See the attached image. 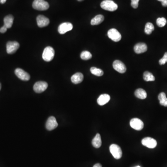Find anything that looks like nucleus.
<instances>
[{
    "label": "nucleus",
    "instance_id": "obj_19",
    "mask_svg": "<svg viewBox=\"0 0 167 167\" xmlns=\"http://www.w3.org/2000/svg\"><path fill=\"white\" fill-rule=\"evenodd\" d=\"M13 20H14V18L12 15H8L6 16L4 19V25H5L8 28H10L12 26Z\"/></svg>",
    "mask_w": 167,
    "mask_h": 167
},
{
    "label": "nucleus",
    "instance_id": "obj_30",
    "mask_svg": "<svg viewBox=\"0 0 167 167\" xmlns=\"http://www.w3.org/2000/svg\"><path fill=\"white\" fill-rule=\"evenodd\" d=\"M7 29H8V28L6 27L5 25H4L3 27H1L0 28V32L1 33H4L7 31Z\"/></svg>",
    "mask_w": 167,
    "mask_h": 167
},
{
    "label": "nucleus",
    "instance_id": "obj_20",
    "mask_svg": "<svg viewBox=\"0 0 167 167\" xmlns=\"http://www.w3.org/2000/svg\"><path fill=\"white\" fill-rule=\"evenodd\" d=\"M135 95L137 98L141 99H144L147 98V93L146 91L142 88H139L136 90Z\"/></svg>",
    "mask_w": 167,
    "mask_h": 167
},
{
    "label": "nucleus",
    "instance_id": "obj_25",
    "mask_svg": "<svg viewBox=\"0 0 167 167\" xmlns=\"http://www.w3.org/2000/svg\"><path fill=\"white\" fill-rule=\"evenodd\" d=\"M90 71L93 74L97 76H101L104 74V71L101 69L96 68L95 67H92L90 69Z\"/></svg>",
    "mask_w": 167,
    "mask_h": 167
},
{
    "label": "nucleus",
    "instance_id": "obj_7",
    "mask_svg": "<svg viewBox=\"0 0 167 167\" xmlns=\"http://www.w3.org/2000/svg\"><path fill=\"white\" fill-rule=\"evenodd\" d=\"M129 124L132 128L137 130H141L144 128V122L139 118H132L131 119Z\"/></svg>",
    "mask_w": 167,
    "mask_h": 167
},
{
    "label": "nucleus",
    "instance_id": "obj_1",
    "mask_svg": "<svg viewBox=\"0 0 167 167\" xmlns=\"http://www.w3.org/2000/svg\"><path fill=\"white\" fill-rule=\"evenodd\" d=\"M101 7L103 9L107 11H115L118 8V6L111 0H105L101 3Z\"/></svg>",
    "mask_w": 167,
    "mask_h": 167
},
{
    "label": "nucleus",
    "instance_id": "obj_28",
    "mask_svg": "<svg viewBox=\"0 0 167 167\" xmlns=\"http://www.w3.org/2000/svg\"><path fill=\"white\" fill-rule=\"evenodd\" d=\"M166 62H167V52H166L164 55L163 57L160 59L159 63L160 65H164Z\"/></svg>",
    "mask_w": 167,
    "mask_h": 167
},
{
    "label": "nucleus",
    "instance_id": "obj_31",
    "mask_svg": "<svg viewBox=\"0 0 167 167\" xmlns=\"http://www.w3.org/2000/svg\"><path fill=\"white\" fill-rule=\"evenodd\" d=\"M161 2V4L163 7H167V0H163Z\"/></svg>",
    "mask_w": 167,
    "mask_h": 167
},
{
    "label": "nucleus",
    "instance_id": "obj_9",
    "mask_svg": "<svg viewBox=\"0 0 167 167\" xmlns=\"http://www.w3.org/2000/svg\"><path fill=\"white\" fill-rule=\"evenodd\" d=\"M20 44L17 41H9L7 44V52L8 54H14L19 49Z\"/></svg>",
    "mask_w": 167,
    "mask_h": 167
},
{
    "label": "nucleus",
    "instance_id": "obj_13",
    "mask_svg": "<svg viewBox=\"0 0 167 167\" xmlns=\"http://www.w3.org/2000/svg\"><path fill=\"white\" fill-rule=\"evenodd\" d=\"M58 126V122L55 117L52 116L49 117L46 122V127L48 130H52L57 128Z\"/></svg>",
    "mask_w": 167,
    "mask_h": 167
},
{
    "label": "nucleus",
    "instance_id": "obj_32",
    "mask_svg": "<svg viewBox=\"0 0 167 167\" xmlns=\"http://www.w3.org/2000/svg\"><path fill=\"white\" fill-rule=\"evenodd\" d=\"M93 167H102V165L100 163H97L95 164Z\"/></svg>",
    "mask_w": 167,
    "mask_h": 167
},
{
    "label": "nucleus",
    "instance_id": "obj_10",
    "mask_svg": "<svg viewBox=\"0 0 167 167\" xmlns=\"http://www.w3.org/2000/svg\"><path fill=\"white\" fill-rule=\"evenodd\" d=\"M73 25L70 22H64L61 24L58 28V32L60 34H65L67 32L72 30Z\"/></svg>",
    "mask_w": 167,
    "mask_h": 167
},
{
    "label": "nucleus",
    "instance_id": "obj_36",
    "mask_svg": "<svg viewBox=\"0 0 167 167\" xmlns=\"http://www.w3.org/2000/svg\"><path fill=\"white\" fill-rule=\"evenodd\" d=\"M157 1H163V0H157Z\"/></svg>",
    "mask_w": 167,
    "mask_h": 167
},
{
    "label": "nucleus",
    "instance_id": "obj_27",
    "mask_svg": "<svg viewBox=\"0 0 167 167\" xmlns=\"http://www.w3.org/2000/svg\"><path fill=\"white\" fill-rule=\"evenodd\" d=\"M167 23V20L165 18H158L156 20V24L157 26L159 27H163L165 26Z\"/></svg>",
    "mask_w": 167,
    "mask_h": 167
},
{
    "label": "nucleus",
    "instance_id": "obj_12",
    "mask_svg": "<svg viewBox=\"0 0 167 167\" xmlns=\"http://www.w3.org/2000/svg\"><path fill=\"white\" fill-rule=\"evenodd\" d=\"M113 67L115 70L121 74H124L126 71V67L122 61L116 60L114 61Z\"/></svg>",
    "mask_w": 167,
    "mask_h": 167
},
{
    "label": "nucleus",
    "instance_id": "obj_17",
    "mask_svg": "<svg viewBox=\"0 0 167 167\" xmlns=\"http://www.w3.org/2000/svg\"><path fill=\"white\" fill-rule=\"evenodd\" d=\"M84 76L80 72H77L73 75L71 77V81L74 84H78L83 81Z\"/></svg>",
    "mask_w": 167,
    "mask_h": 167
},
{
    "label": "nucleus",
    "instance_id": "obj_15",
    "mask_svg": "<svg viewBox=\"0 0 167 167\" xmlns=\"http://www.w3.org/2000/svg\"><path fill=\"white\" fill-rule=\"evenodd\" d=\"M134 49L137 54H142L146 52L147 50V46L146 44L144 43H139L135 45L134 47Z\"/></svg>",
    "mask_w": 167,
    "mask_h": 167
},
{
    "label": "nucleus",
    "instance_id": "obj_4",
    "mask_svg": "<svg viewBox=\"0 0 167 167\" xmlns=\"http://www.w3.org/2000/svg\"><path fill=\"white\" fill-rule=\"evenodd\" d=\"M111 154L116 159H120L122 156V151L120 147L118 145L113 144L110 147Z\"/></svg>",
    "mask_w": 167,
    "mask_h": 167
},
{
    "label": "nucleus",
    "instance_id": "obj_3",
    "mask_svg": "<svg viewBox=\"0 0 167 167\" xmlns=\"http://www.w3.org/2000/svg\"><path fill=\"white\" fill-rule=\"evenodd\" d=\"M54 55L55 51L54 48L51 47H47L45 48L43 52V59L47 62H50L54 59Z\"/></svg>",
    "mask_w": 167,
    "mask_h": 167
},
{
    "label": "nucleus",
    "instance_id": "obj_37",
    "mask_svg": "<svg viewBox=\"0 0 167 167\" xmlns=\"http://www.w3.org/2000/svg\"><path fill=\"white\" fill-rule=\"evenodd\" d=\"M141 167L140 166H137V167Z\"/></svg>",
    "mask_w": 167,
    "mask_h": 167
},
{
    "label": "nucleus",
    "instance_id": "obj_11",
    "mask_svg": "<svg viewBox=\"0 0 167 167\" xmlns=\"http://www.w3.org/2000/svg\"><path fill=\"white\" fill-rule=\"evenodd\" d=\"M15 74L17 77L23 81H28L30 79V76L28 72H26L21 68H17L15 70Z\"/></svg>",
    "mask_w": 167,
    "mask_h": 167
},
{
    "label": "nucleus",
    "instance_id": "obj_6",
    "mask_svg": "<svg viewBox=\"0 0 167 167\" xmlns=\"http://www.w3.org/2000/svg\"><path fill=\"white\" fill-rule=\"evenodd\" d=\"M48 87V84L46 82L38 81L33 86V90L35 92L38 93H42L46 90Z\"/></svg>",
    "mask_w": 167,
    "mask_h": 167
},
{
    "label": "nucleus",
    "instance_id": "obj_21",
    "mask_svg": "<svg viewBox=\"0 0 167 167\" xmlns=\"http://www.w3.org/2000/svg\"><path fill=\"white\" fill-rule=\"evenodd\" d=\"M104 16L102 15H98L94 17L91 21V25H97L101 23L103 21H104Z\"/></svg>",
    "mask_w": 167,
    "mask_h": 167
},
{
    "label": "nucleus",
    "instance_id": "obj_8",
    "mask_svg": "<svg viewBox=\"0 0 167 167\" xmlns=\"http://www.w3.org/2000/svg\"><path fill=\"white\" fill-rule=\"evenodd\" d=\"M142 144L149 148L153 149L157 145V142L154 138L147 137H145L142 140Z\"/></svg>",
    "mask_w": 167,
    "mask_h": 167
},
{
    "label": "nucleus",
    "instance_id": "obj_5",
    "mask_svg": "<svg viewBox=\"0 0 167 167\" xmlns=\"http://www.w3.org/2000/svg\"><path fill=\"white\" fill-rule=\"evenodd\" d=\"M108 36L111 40L115 42H118L121 39L120 33L115 28H112L108 31L107 33Z\"/></svg>",
    "mask_w": 167,
    "mask_h": 167
},
{
    "label": "nucleus",
    "instance_id": "obj_24",
    "mask_svg": "<svg viewBox=\"0 0 167 167\" xmlns=\"http://www.w3.org/2000/svg\"><path fill=\"white\" fill-rule=\"evenodd\" d=\"M155 29L154 25L150 22L146 23L145 27L144 32L147 35H150Z\"/></svg>",
    "mask_w": 167,
    "mask_h": 167
},
{
    "label": "nucleus",
    "instance_id": "obj_2",
    "mask_svg": "<svg viewBox=\"0 0 167 167\" xmlns=\"http://www.w3.org/2000/svg\"><path fill=\"white\" fill-rule=\"evenodd\" d=\"M32 6L34 9L40 11L47 10L49 7L48 2L44 0H35Z\"/></svg>",
    "mask_w": 167,
    "mask_h": 167
},
{
    "label": "nucleus",
    "instance_id": "obj_18",
    "mask_svg": "<svg viewBox=\"0 0 167 167\" xmlns=\"http://www.w3.org/2000/svg\"><path fill=\"white\" fill-rule=\"evenodd\" d=\"M92 144L96 148H99L101 147L102 144L101 138L99 134H97L94 138L93 139Z\"/></svg>",
    "mask_w": 167,
    "mask_h": 167
},
{
    "label": "nucleus",
    "instance_id": "obj_16",
    "mask_svg": "<svg viewBox=\"0 0 167 167\" xmlns=\"http://www.w3.org/2000/svg\"><path fill=\"white\" fill-rule=\"evenodd\" d=\"M110 96L109 95L107 94H102L98 98L97 102L98 103V105H104L107 103L109 102L110 100Z\"/></svg>",
    "mask_w": 167,
    "mask_h": 167
},
{
    "label": "nucleus",
    "instance_id": "obj_23",
    "mask_svg": "<svg viewBox=\"0 0 167 167\" xmlns=\"http://www.w3.org/2000/svg\"><path fill=\"white\" fill-rule=\"evenodd\" d=\"M144 79L146 81H153L155 80L154 75L148 71H145L144 74Z\"/></svg>",
    "mask_w": 167,
    "mask_h": 167
},
{
    "label": "nucleus",
    "instance_id": "obj_22",
    "mask_svg": "<svg viewBox=\"0 0 167 167\" xmlns=\"http://www.w3.org/2000/svg\"><path fill=\"white\" fill-rule=\"evenodd\" d=\"M158 99L161 105L167 107V98L165 93H160L158 95Z\"/></svg>",
    "mask_w": 167,
    "mask_h": 167
},
{
    "label": "nucleus",
    "instance_id": "obj_34",
    "mask_svg": "<svg viewBox=\"0 0 167 167\" xmlns=\"http://www.w3.org/2000/svg\"><path fill=\"white\" fill-rule=\"evenodd\" d=\"M1 83H0V90H1Z\"/></svg>",
    "mask_w": 167,
    "mask_h": 167
},
{
    "label": "nucleus",
    "instance_id": "obj_33",
    "mask_svg": "<svg viewBox=\"0 0 167 167\" xmlns=\"http://www.w3.org/2000/svg\"><path fill=\"white\" fill-rule=\"evenodd\" d=\"M7 0H0V3L1 4H4L5 3Z\"/></svg>",
    "mask_w": 167,
    "mask_h": 167
},
{
    "label": "nucleus",
    "instance_id": "obj_14",
    "mask_svg": "<svg viewBox=\"0 0 167 167\" xmlns=\"http://www.w3.org/2000/svg\"><path fill=\"white\" fill-rule=\"evenodd\" d=\"M38 26L40 28H43L48 26L50 23V21L48 18H47L42 15H40L38 16L36 19Z\"/></svg>",
    "mask_w": 167,
    "mask_h": 167
},
{
    "label": "nucleus",
    "instance_id": "obj_29",
    "mask_svg": "<svg viewBox=\"0 0 167 167\" xmlns=\"http://www.w3.org/2000/svg\"><path fill=\"white\" fill-rule=\"evenodd\" d=\"M139 0H132L131 5L134 8H137L138 7V2Z\"/></svg>",
    "mask_w": 167,
    "mask_h": 167
},
{
    "label": "nucleus",
    "instance_id": "obj_26",
    "mask_svg": "<svg viewBox=\"0 0 167 167\" xmlns=\"http://www.w3.org/2000/svg\"><path fill=\"white\" fill-rule=\"evenodd\" d=\"M80 57L83 60H88L92 58V55L89 52L85 51L81 52Z\"/></svg>",
    "mask_w": 167,
    "mask_h": 167
},
{
    "label": "nucleus",
    "instance_id": "obj_35",
    "mask_svg": "<svg viewBox=\"0 0 167 167\" xmlns=\"http://www.w3.org/2000/svg\"><path fill=\"white\" fill-rule=\"evenodd\" d=\"M78 1H84V0H78Z\"/></svg>",
    "mask_w": 167,
    "mask_h": 167
}]
</instances>
